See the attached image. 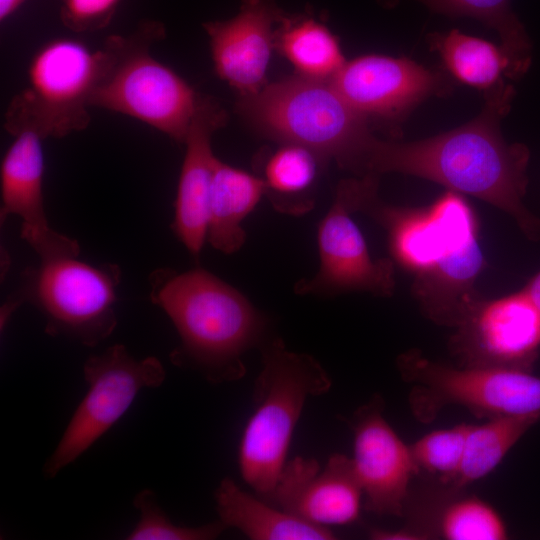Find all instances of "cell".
<instances>
[{
	"label": "cell",
	"instance_id": "6da1fadb",
	"mask_svg": "<svg viewBox=\"0 0 540 540\" xmlns=\"http://www.w3.org/2000/svg\"><path fill=\"white\" fill-rule=\"evenodd\" d=\"M485 94L479 115L450 131L411 142L385 141L371 134L348 169L362 176L401 173L436 182L500 209L528 239L540 240V218L523 203L529 149L507 143L500 130L515 90L502 81Z\"/></svg>",
	"mask_w": 540,
	"mask_h": 540
},
{
	"label": "cell",
	"instance_id": "7a4b0ae2",
	"mask_svg": "<svg viewBox=\"0 0 540 540\" xmlns=\"http://www.w3.org/2000/svg\"><path fill=\"white\" fill-rule=\"evenodd\" d=\"M151 301L171 319L180 344L170 361L199 372L213 384L241 379L243 355L261 345L266 319L236 288L201 268L149 276Z\"/></svg>",
	"mask_w": 540,
	"mask_h": 540
},
{
	"label": "cell",
	"instance_id": "3957f363",
	"mask_svg": "<svg viewBox=\"0 0 540 540\" xmlns=\"http://www.w3.org/2000/svg\"><path fill=\"white\" fill-rule=\"evenodd\" d=\"M262 369L253 389L254 411L238 451L243 480L268 502L307 398L325 394L331 379L311 355L292 352L280 338L261 345Z\"/></svg>",
	"mask_w": 540,
	"mask_h": 540
},
{
	"label": "cell",
	"instance_id": "277c9868",
	"mask_svg": "<svg viewBox=\"0 0 540 540\" xmlns=\"http://www.w3.org/2000/svg\"><path fill=\"white\" fill-rule=\"evenodd\" d=\"M164 36L161 22L146 20L128 35L107 37L108 63L90 106L135 118L184 143L200 96L152 56V45Z\"/></svg>",
	"mask_w": 540,
	"mask_h": 540
},
{
	"label": "cell",
	"instance_id": "5b68a950",
	"mask_svg": "<svg viewBox=\"0 0 540 540\" xmlns=\"http://www.w3.org/2000/svg\"><path fill=\"white\" fill-rule=\"evenodd\" d=\"M107 63L103 45L92 50L72 38L46 42L30 59L26 87L7 107L5 130L13 136L32 131L46 139L86 129L91 121L90 99Z\"/></svg>",
	"mask_w": 540,
	"mask_h": 540
},
{
	"label": "cell",
	"instance_id": "8992f818",
	"mask_svg": "<svg viewBox=\"0 0 540 540\" xmlns=\"http://www.w3.org/2000/svg\"><path fill=\"white\" fill-rule=\"evenodd\" d=\"M238 107L269 136L305 146L345 168L371 135L367 118L326 80L297 75L266 84L241 96Z\"/></svg>",
	"mask_w": 540,
	"mask_h": 540
},
{
	"label": "cell",
	"instance_id": "52a82bcc",
	"mask_svg": "<svg viewBox=\"0 0 540 540\" xmlns=\"http://www.w3.org/2000/svg\"><path fill=\"white\" fill-rule=\"evenodd\" d=\"M120 281L117 264L92 265L77 257L41 261L21 273L17 288L1 308V328L20 305L30 303L43 314L49 335L95 346L116 327Z\"/></svg>",
	"mask_w": 540,
	"mask_h": 540
},
{
	"label": "cell",
	"instance_id": "ba28073f",
	"mask_svg": "<svg viewBox=\"0 0 540 540\" xmlns=\"http://www.w3.org/2000/svg\"><path fill=\"white\" fill-rule=\"evenodd\" d=\"M397 366L412 385L409 404L421 422L435 419L448 405H460L478 417L540 412V377L529 371L454 367L412 350L401 354Z\"/></svg>",
	"mask_w": 540,
	"mask_h": 540
},
{
	"label": "cell",
	"instance_id": "9c48e42d",
	"mask_svg": "<svg viewBox=\"0 0 540 540\" xmlns=\"http://www.w3.org/2000/svg\"><path fill=\"white\" fill-rule=\"evenodd\" d=\"M88 391L71 417L44 471L54 477L107 432L129 409L142 388L160 386L165 369L156 357L138 360L116 344L84 364Z\"/></svg>",
	"mask_w": 540,
	"mask_h": 540
},
{
	"label": "cell",
	"instance_id": "30bf717a",
	"mask_svg": "<svg viewBox=\"0 0 540 540\" xmlns=\"http://www.w3.org/2000/svg\"><path fill=\"white\" fill-rule=\"evenodd\" d=\"M362 186L363 178L339 183L333 203L318 226L319 270L311 279L299 280L295 293L334 295L361 291L381 297L393 294L392 260L371 257L365 237L352 218Z\"/></svg>",
	"mask_w": 540,
	"mask_h": 540
},
{
	"label": "cell",
	"instance_id": "8fae6325",
	"mask_svg": "<svg viewBox=\"0 0 540 540\" xmlns=\"http://www.w3.org/2000/svg\"><path fill=\"white\" fill-rule=\"evenodd\" d=\"M450 340L460 366L532 371L540 350V314L523 290L477 299Z\"/></svg>",
	"mask_w": 540,
	"mask_h": 540
},
{
	"label": "cell",
	"instance_id": "7c38bea8",
	"mask_svg": "<svg viewBox=\"0 0 540 540\" xmlns=\"http://www.w3.org/2000/svg\"><path fill=\"white\" fill-rule=\"evenodd\" d=\"M329 82L359 114L386 120L405 116L450 86L444 75L411 59L377 54L346 61Z\"/></svg>",
	"mask_w": 540,
	"mask_h": 540
},
{
	"label": "cell",
	"instance_id": "4fadbf2b",
	"mask_svg": "<svg viewBox=\"0 0 540 540\" xmlns=\"http://www.w3.org/2000/svg\"><path fill=\"white\" fill-rule=\"evenodd\" d=\"M383 402L375 396L350 422L354 434L352 463L365 495V509L402 516L409 484L419 472L410 450L386 421Z\"/></svg>",
	"mask_w": 540,
	"mask_h": 540
},
{
	"label": "cell",
	"instance_id": "5bb4252c",
	"mask_svg": "<svg viewBox=\"0 0 540 540\" xmlns=\"http://www.w3.org/2000/svg\"><path fill=\"white\" fill-rule=\"evenodd\" d=\"M363 490L352 459L333 454L324 469L315 459L286 462L268 503L309 523L347 525L360 516Z\"/></svg>",
	"mask_w": 540,
	"mask_h": 540
},
{
	"label": "cell",
	"instance_id": "9a60e30c",
	"mask_svg": "<svg viewBox=\"0 0 540 540\" xmlns=\"http://www.w3.org/2000/svg\"><path fill=\"white\" fill-rule=\"evenodd\" d=\"M42 140L32 131L14 135L0 169L1 222L10 215L20 217L21 238L34 249L41 261L77 257L80 252L78 242L52 229L46 216Z\"/></svg>",
	"mask_w": 540,
	"mask_h": 540
},
{
	"label": "cell",
	"instance_id": "2e32d148",
	"mask_svg": "<svg viewBox=\"0 0 540 540\" xmlns=\"http://www.w3.org/2000/svg\"><path fill=\"white\" fill-rule=\"evenodd\" d=\"M284 15L273 0H242L234 17L203 24L215 72L241 96L255 94L266 85L275 46L273 27Z\"/></svg>",
	"mask_w": 540,
	"mask_h": 540
},
{
	"label": "cell",
	"instance_id": "e0dca14e",
	"mask_svg": "<svg viewBox=\"0 0 540 540\" xmlns=\"http://www.w3.org/2000/svg\"><path fill=\"white\" fill-rule=\"evenodd\" d=\"M226 114L211 98L200 97L186 140L175 201L172 228L187 250L198 256L207 240L208 209L217 157L213 134L225 124Z\"/></svg>",
	"mask_w": 540,
	"mask_h": 540
},
{
	"label": "cell",
	"instance_id": "ac0fdd59",
	"mask_svg": "<svg viewBox=\"0 0 540 540\" xmlns=\"http://www.w3.org/2000/svg\"><path fill=\"white\" fill-rule=\"evenodd\" d=\"M484 266L475 223L459 230L437 263L414 278L413 294L423 313L439 325L455 328L479 299L474 284Z\"/></svg>",
	"mask_w": 540,
	"mask_h": 540
},
{
	"label": "cell",
	"instance_id": "d6986e66",
	"mask_svg": "<svg viewBox=\"0 0 540 540\" xmlns=\"http://www.w3.org/2000/svg\"><path fill=\"white\" fill-rule=\"evenodd\" d=\"M216 508L226 528L233 527L252 540H331L325 526L304 521L243 491L231 478H224L215 494Z\"/></svg>",
	"mask_w": 540,
	"mask_h": 540
},
{
	"label": "cell",
	"instance_id": "ffe728a7",
	"mask_svg": "<svg viewBox=\"0 0 540 540\" xmlns=\"http://www.w3.org/2000/svg\"><path fill=\"white\" fill-rule=\"evenodd\" d=\"M265 196L260 176L217 159L212 178L207 241L216 250L232 254L244 244L242 222Z\"/></svg>",
	"mask_w": 540,
	"mask_h": 540
},
{
	"label": "cell",
	"instance_id": "44dd1931",
	"mask_svg": "<svg viewBox=\"0 0 540 540\" xmlns=\"http://www.w3.org/2000/svg\"><path fill=\"white\" fill-rule=\"evenodd\" d=\"M326 159L294 143H282L262 160L265 196L280 213L300 216L315 204V190Z\"/></svg>",
	"mask_w": 540,
	"mask_h": 540
},
{
	"label": "cell",
	"instance_id": "7402d4cb",
	"mask_svg": "<svg viewBox=\"0 0 540 540\" xmlns=\"http://www.w3.org/2000/svg\"><path fill=\"white\" fill-rule=\"evenodd\" d=\"M400 0H378L391 8ZM431 11L451 18L471 17L494 29L506 53L510 69L508 78L519 79L532 61V43L526 29L511 6V0H416Z\"/></svg>",
	"mask_w": 540,
	"mask_h": 540
},
{
	"label": "cell",
	"instance_id": "603a6c76",
	"mask_svg": "<svg viewBox=\"0 0 540 540\" xmlns=\"http://www.w3.org/2000/svg\"><path fill=\"white\" fill-rule=\"evenodd\" d=\"M539 420L537 412L501 415L482 424H470L458 473L448 487L463 490L490 474Z\"/></svg>",
	"mask_w": 540,
	"mask_h": 540
},
{
	"label": "cell",
	"instance_id": "cb8c5ba5",
	"mask_svg": "<svg viewBox=\"0 0 540 540\" xmlns=\"http://www.w3.org/2000/svg\"><path fill=\"white\" fill-rule=\"evenodd\" d=\"M275 46L298 75L329 81L345 64L338 39L309 16H283L275 31Z\"/></svg>",
	"mask_w": 540,
	"mask_h": 540
},
{
	"label": "cell",
	"instance_id": "d4e9b609",
	"mask_svg": "<svg viewBox=\"0 0 540 540\" xmlns=\"http://www.w3.org/2000/svg\"><path fill=\"white\" fill-rule=\"evenodd\" d=\"M429 44L462 84L487 92L503 81L502 76L508 77L510 63L500 45L455 29L430 35Z\"/></svg>",
	"mask_w": 540,
	"mask_h": 540
},
{
	"label": "cell",
	"instance_id": "484cf974",
	"mask_svg": "<svg viewBox=\"0 0 540 540\" xmlns=\"http://www.w3.org/2000/svg\"><path fill=\"white\" fill-rule=\"evenodd\" d=\"M461 492L450 488V496L434 508L432 520L424 527L428 539L430 535L447 540L506 539L507 527L496 509L475 495Z\"/></svg>",
	"mask_w": 540,
	"mask_h": 540
},
{
	"label": "cell",
	"instance_id": "4316f807",
	"mask_svg": "<svg viewBox=\"0 0 540 540\" xmlns=\"http://www.w3.org/2000/svg\"><path fill=\"white\" fill-rule=\"evenodd\" d=\"M469 426L460 423L434 430L409 445L419 472L435 474L444 486H449L458 473Z\"/></svg>",
	"mask_w": 540,
	"mask_h": 540
},
{
	"label": "cell",
	"instance_id": "83f0119b",
	"mask_svg": "<svg viewBox=\"0 0 540 540\" xmlns=\"http://www.w3.org/2000/svg\"><path fill=\"white\" fill-rule=\"evenodd\" d=\"M133 505L139 511L140 519L127 536L129 540H210L226 529L221 521L198 527L175 525L158 506L150 490L137 494Z\"/></svg>",
	"mask_w": 540,
	"mask_h": 540
},
{
	"label": "cell",
	"instance_id": "f1b7e54d",
	"mask_svg": "<svg viewBox=\"0 0 540 540\" xmlns=\"http://www.w3.org/2000/svg\"><path fill=\"white\" fill-rule=\"evenodd\" d=\"M123 0H62L60 19L75 33L104 29Z\"/></svg>",
	"mask_w": 540,
	"mask_h": 540
},
{
	"label": "cell",
	"instance_id": "f546056e",
	"mask_svg": "<svg viewBox=\"0 0 540 540\" xmlns=\"http://www.w3.org/2000/svg\"><path fill=\"white\" fill-rule=\"evenodd\" d=\"M369 537L375 540H422L424 539L417 531L408 526L398 530H383L371 528Z\"/></svg>",
	"mask_w": 540,
	"mask_h": 540
},
{
	"label": "cell",
	"instance_id": "4dcf8cb0",
	"mask_svg": "<svg viewBox=\"0 0 540 540\" xmlns=\"http://www.w3.org/2000/svg\"><path fill=\"white\" fill-rule=\"evenodd\" d=\"M540 314V271L522 289Z\"/></svg>",
	"mask_w": 540,
	"mask_h": 540
},
{
	"label": "cell",
	"instance_id": "1f68e13d",
	"mask_svg": "<svg viewBox=\"0 0 540 540\" xmlns=\"http://www.w3.org/2000/svg\"><path fill=\"white\" fill-rule=\"evenodd\" d=\"M27 0H0V21H5Z\"/></svg>",
	"mask_w": 540,
	"mask_h": 540
}]
</instances>
